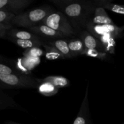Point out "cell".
Returning a JSON list of instances; mask_svg holds the SVG:
<instances>
[{
  "instance_id": "obj_19",
  "label": "cell",
  "mask_w": 124,
  "mask_h": 124,
  "mask_svg": "<svg viewBox=\"0 0 124 124\" xmlns=\"http://www.w3.org/2000/svg\"><path fill=\"white\" fill-rule=\"evenodd\" d=\"M38 91L40 93L46 96H50L56 94L58 88L48 82H41L38 86Z\"/></svg>"
},
{
  "instance_id": "obj_25",
  "label": "cell",
  "mask_w": 124,
  "mask_h": 124,
  "mask_svg": "<svg viewBox=\"0 0 124 124\" xmlns=\"http://www.w3.org/2000/svg\"><path fill=\"white\" fill-rule=\"evenodd\" d=\"M11 29H12V26H8V25L0 24V36L1 38H3L5 36H7V32Z\"/></svg>"
},
{
  "instance_id": "obj_22",
  "label": "cell",
  "mask_w": 124,
  "mask_h": 124,
  "mask_svg": "<svg viewBox=\"0 0 124 124\" xmlns=\"http://www.w3.org/2000/svg\"><path fill=\"white\" fill-rule=\"evenodd\" d=\"M18 75L17 73L14 72L10 67L4 65L3 64H0V75Z\"/></svg>"
},
{
  "instance_id": "obj_21",
  "label": "cell",
  "mask_w": 124,
  "mask_h": 124,
  "mask_svg": "<svg viewBox=\"0 0 124 124\" xmlns=\"http://www.w3.org/2000/svg\"><path fill=\"white\" fill-rule=\"evenodd\" d=\"M44 51L39 47H34V48L27 49L23 53L24 57L31 58H39L44 54Z\"/></svg>"
},
{
  "instance_id": "obj_2",
  "label": "cell",
  "mask_w": 124,
  "mask_h": 124,
  "mask_svg": "<svg viewBox=\"0 0 124 124\" xmlns=\"http://www.w3.org/2000/svg\"><path fill=\"white\" fill-rule=\"evenodd\" d=\"M53 11L50 7L44 6L23 12L16 16L12 21V25L28 29L38 26Z\"/></svg>"
},
{
  "instance_id": "obj_8",
  "label": "cell",
  "mask_w": 124,
  "mask_h": 124,
  "mask_svg": "<svg viewBox=\"0 0 124 124\" xmlns=\"http://www.w3.org/2000/svg\"><path fill=\"white\" fill-rule=\"evenodd\" d=\"M29 29L30 32L33 33L37 36H42L50 38H60L65 36L64 34L59 32L52 28L49 27L44 24H40L38 26L31 27Z\"/></svg>"
},
{
  "instance_id": "obj_14",
  "label": "cell",
  "mask_w": 124,
  "mask_h": 124,
  "mask_svg": "<svg viewBox=\"0 0 124 124\" xmlns=\"http://www.w3.org/2000/svg\"><path fill=\"white\" fill-rule=\"evenodd\" d=\"M69 47L73 56L80 54H85L87 49L81 39L75 38L69 42Z\"/></svg>"
},
{
  "instance_id": "obj_7",
  "label": "cell",
  "mask_w": 124,
  "mask_h": 124,
  "mask_svg": "<svg viewBox=\"0 0 124 124\" xmlns=\"http://www.w3.org/2000/svg\"><path fill=\"white\" fill-rule=\"evenodd\" d=\"M81 39L83 41L86 49L96 50L99 52H104L105 50L101 42L96 36L88 31H83L81 33Z\"/></svg>"
},
{
  "instance_id": "obj_12",
  "label": "cell",
  "mask_w": 124,
  "mask_h": 124,
  "mask_svg": "<svg viewBox=\"0 0 124 124\" xmlns=\"http://www.w3.org/2000/svg\"><path fill=\"white\" fill-rule=\"evenodd\" d=\"M94 3L97 7H102L104 9L109 10L117 14L124 15V5L112 3L111 1L108 0L94 1Z\"/></svg>"
},
{
  "instance_id": "obj_3",
  "label": "cell",
  "mask_w": 124,
  "mask_h": 124,
  "mask_svg": "<svg viewBox=\"0 0 124 124\" xmlns=\"http://www.w3.org/2000/svg\"><path fill=\"white\" fill-rule=\"evenodd\" d=\"M41 24L48 26L65 36H70L75 33V29L71 23L61 11H53L44 19Z\"/></svg>"
},
{
  "instance_id": "obj_16",
  "label": "cell",
  "mask_w": 124,
  "mask_h": 124,
  "mask_svg": "<svg viewBox=\"0 0 124 124\" xmlns=\"http://www.w3.org/2000/svg\"><path fill=\"white\" fill-rule=\"evenodd\" d=\"M40 62L39 58H31L24 57L19 59L18 66L19 69L24 71H29L38 65Z\"/></svg>"
},
{
  "instance_id": "obj_24",
  "label": "cell",
  "mask_w": 124,
  "mask_h": 124,
  "mask_svg": "<svg viewBox=\"0 0 124 124\" xmlns=\"http://www.w3.org/2000/svg\"><path fill=\"white\" fill-rule=\"evenodd\" d=\"M46 57H47L48 59H56V58H59V57L62 56L61 54H59L54 48H53V47H51V46H50L49 51L48 50V52L46 53Z\"/></svg>"
},
{
  "instance_id": "obj_15",
  "label": "cell",
  "mask_w": 124,
  "mask_h": 124,
  "mask_svg": "<svg viewBox=\"0 0 124 124\" xmlns=\"http://www.w3.org/2000/svg\"><path fill=\"white\" fill-rule=\"evenodd\" d=\"M39 83L41 82H48L56 88H62L68 85L69 81L64 76H50L46 77L44 79L38 80Z\"/></svg>"
},
{
  "instance_id": "obj_17",
  "label": "cell",
  "mask_w": 124,
  "mask_h": 124,
  "mask_svg": "<svg viewBox=\"0 0 124 124\" xmlns=\"http://www.w3.org/2000/svg\"><path fill=\"white\" fill-rule=\"evenodd\" d=\"M116 38L111 36H103L98 38L106 52L113 53L116 45Z\"/></svg>"
},
{
  "instance_id": "obj_18",
  "label": "cell",
  "mask_w": 124,
  "mask_h": 124,
  "mask_svg": "<svg viewBox=\"0 0 124 124\" xmlns=\"http://www.w3.org/2000/svg\"><path fill=\"white\" fill-rule=\"evenodd\" d=\"M12 41L19 46L23 48H34V47H39L42 45V42L38 40H21L16 39H10Z\"/></svg>"
},
{
  "instance_id": "obj_6",
  "label": "cell",
  "mask_w": 124,
  "mask_h": 124,
  "mask_svg": "<svg viewBox=\"0 0 124 124\" xmlns=\"http://www.w3.org/2000/svg\"><path fill=\"white\" fill-rule=\"evenodd\" d=\"M33 1V0H0V10L18 15Z\"/></svg>"
},
{
  "instance_id": "obj_26",
  "label": "cell",
  "mask_w": 124,
  "mask_h": 124,
  "mask_svg": "<svg viewBox=\"0 0 124 124\" xmlns=\"http://www.w3.org/2000/svg\"><path fill=\"white\" fill-rule=\"evenodd\" d=\"M6 124H19L15 123V122H6Z\"/></svg>"
},
{
  "instance_id": "obj_1",
  "label": "cell",
  "mask_w": 124,
  "mask_h": 124,
  "mask_svg": "<svg viewBox=\"0 0 124 124\" xmlns=\"http://www.w3.org/2000/svg\"><path fill=\"white\" fill-rule=\"evenodd\" d=\"M69 19L75 29L87 28L94 15L96 6L94 1L82 0H52Z\"/></svg>"
},
{
  "instance_id": "obj_23",
  "label": "cell",
  "mask_w": 124,
  "mask_h": 124,
  "mask_svg": "<svg viewBox=\"0 0 124 124\" xmlns=\"http://www.w3.org/2000/svg\"><path fill=\"white\" fill-rule=\"evenodd\" d=\"M85 54L89 56L99 58H102L105 56V53L104 52H99L96 50H87Z\"/></svg>"
},
{
  "instance_id": "obj_5",
  "label": "cell",
  "mask_w": 124,
  "mask_h": 124,
  "mask_svg": "<svg viewBox=\"0 0 124 124\" xmlns=\"http://www.w3.org/2000/svg\"><path fill=\"white\" fill-rule=\"evenodd\" d=\"M88 31L98 38L103 36H111L117 38L121 35L124 29V26L119 27L115 25H97L89 23L87 26Z\"/></svg>"
},
{
  "instance_id": "obj_4",
  "label": "cell",
  "mask_w": 124,
  "mask_h": 124,
  "mask_svg": "<svg viewBox=\"0 0 124 124\" xmlns=\"http://www.w3.org/2000/svg\"><path fill=\"white\" fill-rule=\"evenodd\" d=\"M1 82L9 88H29L38 87L40 83L38 81L30 76L23 75H0Z\"/></svg>"
},
{
  "instance_id": "obj_11",
  "label": "cell",
  "mask_w": 124,
  "mask_h": 124,
  "mask_svg": "<svg viewBox=\"0 0 124 124\" xmlns=\"http://www.w3.org/2000/svg\"><path fill=\"white\" fill-rule=\"evenodd\" d=\"M49 46L56 50L63 58H71V54L69 47V42L64 39H57L49 42Z\"/></svg>"
},
{
  "instance_id": "obj_20",
  "label": "cell",
  "mask_w": 124,
  "mask_h": 124,
  "mask_svg": "<svg viewBox=\"0 0 124 124\" xmlns=\"http://www.w3.org/2000/svg\"><path fill=\"white\" fill-rule=\"evenodd\" d=\"M16 16L14 13L0 10V24L12 27V21Z\"/></svg>"
},
{
  "instance_id": "obj_13",
  "label": "cell",
  "mask_w": 124,
  "mask_h": 124,
  "mask_svg": "<svg viewBox=\"0 0 124 124\" xmlns=\"http://www.w3.org/2000/svg\"><path fill=\"white\" fill-rule=\"evenodd\" d=\"M89 114L88 101V90L86 92L85 96L81 107L78 115L73 124H87V117Z\"/></svg>"
},
{
  "instance_id": "obj_10",
  "label": "cell",
  "mask_w": 124,
  "mask_h": 124,
  "mask_svg": "<svg viewBox=\"0 0 124 124\" xmlns=\"http://www.w3.org/2000/svg\"><path fill=\"white\" fill-rule=\"evenodd\" d=\"M7 36L9 39H16L21 40H38L39 37L30 31L20 30L16 29H11L8 31Z\"/></svg>"
},
{
  "instance_id": "obj_9",
  "label": "cell",
  "mask_w": 124,
  "mask_h": 124,
  "mask_svg": "<svg viewBox=\"0 0 124 124\" xmlns=\"http://www.w3.org/2000/svg\"><path fill=\"white\" fill-rule=\"evenodd\" d=\"M91 24L97 25H115L112 19L108 16L105 9L102 7H96L94 15L91 19Z\"/></svg>"
}]
</instances>
